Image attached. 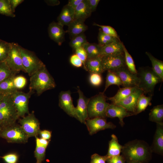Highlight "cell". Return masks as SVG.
<instances>
[{
	"label": "cell",
	"instance_id": "cell-54",
	"mask_svg": "<svg viewBox=\"0 0 163 163\" xmlns=\"http://www.w3.org/2000/svg\"><path fill=\"white\" fill-rule=\"evenodd\" d=\"M5 96V95L0 93V101Z\"/></svg>",
	"mask_w": 163,
	"mask_h": 163
},
{
	"label": "cell",
	"instance_id": "cell-19",
	"mask_svg": "<svg viewBox=\"0 0 163 163\" xmlns=\"http://www.w3.org/2000/svg\"><path fill=\"white\" fill-rule=\"evenodd\" d=\"M153 141L151 147L153 152L162 155L163 154V123H157Z\"/></svg>",
	"mask_w": 163,
	"mask_h": 163
},
{
	"label": "cell",
	"instance_id": "cell-16",
	"mask_svg": "<svg viewBox=\"0 0 163 163\" xmlns=\"http://www.w3.org/2000/svg\"><path fill=\"white\" fill-rule=\"evenodd\" d=\"M133 115V113L128 112L123 107L112 103L109 104L106 111V117L118 118L122 126H123L124 124V118Z\"/></svg>",
	"mask_w": 163,
	"mask_h": 163
},
{
	"label": "cell",
	"instance_id": "cell-7",
	"mask_svg": "<svg viewBox=\"0 0 163 163\" xmlns=\"http://www.w3.org/2000/svg\"><path fill=\"white\" fill-rule=\"evenodd\" d=\"M20 50L23 66L30 76L45 65L34 52L21 46Z\"/></svg>",
	"mask_w": 163,
	"mask_h": 163
},
{
	"label": "cell",
	"instance_id": "cell-20",
	"mask_svg": "<svg viewBox=\"0 0 163 163\" xmlns=\"http://www.w3.org/2000/svg\"><path fill=\"white\" fill-rule=\"evenodd\" d=\"M123 45L118 41L101 46L100 56L102 57L123 53Z\"/></svg>",
	"mask_w": 163,
	"mask_h": 163
},
{
	"label": "cell",
	"instance_id": "cell-8",
	"mask_svg": "<svg viewBox=\"0 0 163 163\" xmlns=\"http://www.w3.org/2000/svg\"><path fill=\"white\" fill-rule=\"evenodd\" d=\"M33 91L27 93L17 91L11 95L14 106L19 117H23L25 114L29 113L28 103L29 99Z\"/></svg>",
	"mask_w": 163,
	"mask_h": 163
},
{
	"label": "cell",
	"instance_id": "cell-51",
	"mask_svg": "<svg viewBox=\"0 0 163 163\" xmlns=\"http://www.w3.org/2000/svg\"><path fill=\"white\" fill-rule=\"evenodd\" d=\"M39 135H40L41 138L49 140L51 137V132L46 130H40Z\"/></svg>",
	"mask_w": 163,
	"mask_h": 163
},
{
	"label": "cell",
	"instance_id": "cell-42",
	"mask_svg": "<svg viewBox=\"0 0 163 163\" xmlns=\"http://www.w3.org/2000/svg\"><path fill=\"white\" fill-rule=\"evenodd\" d=\"M90 83L94 86H99L102 82V78L101 74L98 73H91L89 77Z\"/></svg>",
	"mask_w": 163,
	"mask_h": 163
},
{
	"label": "cell",
	"instance_id": "cell-34",
	"mask_svg": "<svg viewBox=\"0 0 163 163\" xmlns=\"http://www.w3.org/2000/svg\"><path fill=\"white\" fill-rule=\"evenodd\" d=\"M123 47L125 63L126 67L131 72L134 74H137V71L136 69L133 58L124 45H123Z\"/></svg>",
	"mask_w": 163,
	"mask_h": 163
},
{
	"label": "cell",
	"instance_id": "cell-29",
	"mask_svg": "<svg viewBox=\"0 0 163 163\" xmlns=\"http://www.w3.org/2000/svg\"><path fill=\"white\" fill-rule=\"evenodd\" d=\"M149 120L156 123H163V104L157 105L153 107L149 113Z\"/></svg>",
	"mask_w": 163,
	"mask_h": 163
},
{
	"label": "cell",
	"instance_id": "cell-24",
	"mask_svg": "<svg viewBox=\"0 0 163 163\" xmlns=\"http://www.w3.org/2000/svg\"><path fill=\"white\" fill-rule=\"evenodd\" d=\"M138 87H123L120 88L113 96L107 97V100L110 101L112 103L116 104L124 100L134 92Z\"/></svg>",
	"mask_w": 163,
	"mask_h": 163
},
{
	"label": "cell",
	"instance_id": "cell-35",
	"mask_svg": "<svg viewBox=\"0 0 163 163\" xmlns=\"http://www.w3.org/2000/svg\"><path fill=\"white\" fill-rule=\"evenodd\" d=\"M88 42L84 33L81 34L72 38L69 43L70 46L74 50L83 46Z\"/></svg>",
	"mask_w": 163,
	"mask_h": 163
},
{
	"label": "cell",
	"instance_id": "cell-53",
	"mask_svg": "<svg viewBox=\"0 0 163 163\" xmlns=\"http://www.w3.org/2000/svg\"><path fill=\"white\" fill-rule=\"evenodd\" d=\"M44 2L48 5L55 6L59 5L60 4V2L58 0H45Z\"/></svg>",
	"mask_w": 163,
	"mask_h": 163
},
{
	"label": "cell",
	"instance_id": "cell-1",
	"mask_svg": "<svg viewBox=\"0 0 163 163\" xmlns=\"http://www.w3.org/2000/svg\"><path fill=\"white\" fill-rule=\"evenodd\" d=\"M121 152L127 163L140 162L146 163L150 159L152 152L146 142L135 139L123 146Z\"/></svg>",
	"mask_w": 163,
	"mask_h": 163
},
{
	"label": "cell",
	"instance_id": "cell-49",
	"mask_svg": "<svg viewBox=\"0 0 163 163\" xmlns=\"http://www.w3.org/2000/svg\"><path fill=\"white\" fill-rule=\"evenodd\" d=\"M24 1V0H9L10 7L13 13L15 12L16 7Z\"/></svg>",
	"mask_w": 163,
	"mask_h": 163
},
{
	"label": "cell",
	"instance_id": "cell-25",
	"mask_svg": "<svg viewBox=\"0 0 163 163\" xmlns=\"http://www.w3.org/2000/svg\"><path fill=\"white\" fill-rule=\"evenodd\" d=\"M85 66L86 71L90 73L101 74L104 72L102 66L101 57L87 59Z\"/></svg>",
	"mask_w": 163,
	"mask_h": 163
},
{
	"label": "cell",
	"instance_id": "cell-56",
	"mask_svg": "<svg viewBox=\"0 0 163 163\" xmlns=\"http://www.w3.org/2000/svg\"><path fill=\"white\" fill-rule=\"evenodd\" d=\"M1 129H2V128H1V127L0 126V131L1 130Z\"/></svg>",
	"mask_w": 163,
	"mask_h": 163
},
{
	"label": "cell",
	"instance_id": "cell-2",
	"mask_svg": "<svg viewBox=\"0 0 163 163\" xmlns=\"http://www.w3.org/2000/svg\"><path fill=\"white\" fill-rule=\"evenodd\" d=\"M56 87L55 81L45 65L30 76L29 86L30 91H35L38 96Z\"/></svg>",
	"mask_w": 163,
	"mask_h": 163
},
{
	"label": "cell",
	"instance_id": "cell-6",
	"mask_svg": "<svg viewBox=\"0 0 163 163\" xmlns=\"http://www.w3.org/2000/svg\"><path fill=\"white\" fill-rule=\"evenodd\" d=\"M0 137L9 143H25L29 138L20 125L15 123L2 129Z\"/></svg>",
	"mask_w": 163,
	"mask_h": 163
},
{
	"label": "cell",
	"instance_id": "cell-5",
	"mask_svg": "<svg viewBox=\"0 0 163 163\" xmlns=\"http://www.w3.org/2000/svg\"><path fill=\"white\" fill-rule=\"evenodd\" d=\"M107 98L104 93L100 92L89 99L87 108L88 118L106 117V110L109 104L106 102Z\"/></svg>",
	"mask_w": 163,
	"mask_h": 163
},
{
	"label": "cell",
	"instance_id": "cell-50",
	"mask_svg": "<svg viewBox=\"0 0 163 163\" xmlns=\"http://www.w3.org/2000/svg\"><path fill=\"white\" fill-rule=\"evenodd\" d=\"M36 138V145L44 146L47 147L50 142L49 140H47L43 138H39L37 136L35 137Z\"/></svg>",
	"mask_w": 163,
	"mask_h": 163
},
{
	"label": "cell",
	"instance_id": "cell-31",
	"mask_svg": "<svg viewBox=\"0 0 163 163\" xmlns=\"http://www.w3.org/2000/svg\"><path fill=\"white\" fill-rule=\"evenodd\" d=\"M144 94H142L138 99L135 115L144 111L149 105L151 104L152 96H146Z\"/></svg>",
	"mask_w": 163,
	"mask_h": 163
},
{
	"label": "cell",
	"instance_id": "cell-12",
	"mask_svg": "<svg viewBox=\"0 0 163 163\" xmlns=\"http://www.w3.org/2000/svg\"><path fill=\"white\" fill-rule=\"evenodd\" d=\"M101 61L104 72L113 71L126 66L124 53L102 56Z\"/></svg>",
	"mask_w": 163,
	"mask_h": 163
},
{
	"label": "cell",
	"instance_id": "cell-17",
	"mask_svg": "<svg viewBox=\"0 0 163 163\" xmlns=\"http://www.w3.org/2000/svg\"><path fill=\"white\" fill-rule=\"evenodd\" d=\"M143 93L142 91L138 88L126 98L115 104L123 107L127 111L135 115L138 99L140 96Z\"/></svg>",
	"mask_w": 163,
	"mask_h": 163
},
{
	"label": "cell",
	"instance_id": "cell-30",
	"mask_svg": "<svg viewBox=\"0 0 163 163\" xmlns=\"http://www.w3.org/2000/svg\"><path fill=\"white\" fill-rule=\"evenodd\" d=\"M87 54V59L100 56L101 46L95 43L88 42L83 46Z\"/></svg>",
	"mask_w": 163,
	"mask_h": 163
},
{
	"label": "cell",
	"instance_id": "cell-4",
	"mask_svg": "<svg viewBox=\"0 0 163 163\" xmlns=\"http://www.w3.org/2000/svg\"><path fill=\"white\" fill-rule=\"evenodd\" d=\"M137 74L139 78L138 88L144 94L152 96L156 85L162 81L149 67L140 68L137 71Z\"/></svg>",
	"mask_w": 163,
	"mask_h": 163
},
{
	"label": "cell",
	"instance_id": "cell-36",
	"mask_svg": "<svg viewBox=\"0 0 163 163\" xmlns=\"http://www.w3.org/2000/svg\"><path fill=\"white\" fill-rule=\"evenodd\" d=\"M11 46V43L0 39V62L5 61L8 55Z\"/></svg>",
	"mask_w": 163,
	"mask_h": 163
},
{
	"label": "cell",
	"instance_id": "cell-46",
	"mask_svg": "<svg viewBox=\"0 0 163 163\" xmlns=\"http://www.w3.org/2000/svg\"><path fill=\"white\" fill-rule=\"evenodd\" d=\"M107 163H125V160L122 155L107 157L106 161Z\"/></svg>",
	"mask_w": 163,
	"mask_h": 163
},
{
	"label": "cell",
	"instance_id": "cell-45",
	"mask_svg": "<svg viewBox=\"0 0 163 163\" xmlns=\"http://www.w3.org/2000/svg\"><path fill=\"white\" fill-rule=\"evenodd\" d=\"M107 158L106 155L103 156L94 154L91 156L90 163H106Z\"/></svg>",
	"mask_w": 163,
	"mask_h": 163
},
{
	"label": "cell",
	"instance_id": "cell-27",
	"mask_svg": "<svg viewBox=\"0 0 163 163\" xmlns=\"http://www.w3.org/2000/svg\"><path fill=\"white\" fill-rule=\"evenodd\" d=\"M109 143L107 154L106 155L108 158L120 155L123 146L119 143L118 138L115 135L112 134Z\"/></svg>",
	"mask_w": 163,
	"mask_h": 163
},
{
	"label": "cell",
	"instance_id": "cell-23",
	"mask_svg": "<svg viewBox=\"0 0 163 163\" xmlns=\"http://www.w3.org/2000/svg\"><path fill=\"white\" fill-rule=\"evenodd\" d=\"M88 28V26L85 24L84 21L74 20L68 26V32L72 38L83 33Z\"/></svg>",
	"mask_w": 163,
	"mask_h": 163
},
{
	"label": "cell",
	"instance_id": "cell-33",
	"mask_svg": "<svg viewBox=\"0 0 163 163\" xmlns=\"http://www.w3.org/2000/svg\"><path fill=\"white\" fill-rule=\"evenodd\" d=\"M18 72L11 70L5 62H0V83L8 77L15 75Z\"/></svg>",
	"mask_w": 163,
	"mask_h": 163
},
{
	"label": "cell",
	"instance_id": "cell-14",
	"mask_svg": "<svg viewBox=\"0 0 163 163\" xmlns=\"http://www.w3.org/2000/svg\"><path fill=\"white\" fill-rule=\"evenodd\" d=\"M59 105L68 115L77 119L75 107L73 103L70 91H62L59 93Z\"/></svg>",
	"mask_w": 163,
	"mask_h": 163
},
{
	"label": "cell",
	"instance_id": "cell-32",
	"mask_svg": "<svg viewBox=\"0 0 163 163\" xmlns=\"http://www.w3.org/2000/svg\"><path fill=\"white\" fill-rule=\"evenodd\" d=\"M112 85L123 86L122 82L119 77L113 72L107 71L105 88L102 92L104 93L107 88Z\"/></svg>",
	"mask_w": 163,
	"mask_h": 163
},
{
	"label": "cell",
	"instance_id": "cell-13",
	"mask_svg": "<svg viewBox=\"0 0 163 163\" xmlns=\"http://www.w3.org/2000/svg\"><path fill=\"white\" fill-rule=\"evenodd\" d=\"M85 124L91 135L101 130L108 129H114L116 127L113 123L107 122L105 118L101 117L88 118Z\"/></svg>",
	"mask_w": 163,
	"mask_h": 163
},
{
	"label": "cell",
	"instance_id": "cell-21",
	"mask_svg": "<svg viewBox=\"0 0 163 163\" xmlns=\"http://www.w3.org/2000/svg\"><path fill=\"white\" fill-rule=\"evenodd\" d=\"M57 22L63 26H68L74 20V10L66 5L57 18Z\"/></svg>",
	"mask_w": 163,
	"mask_h": 163
},
{
	"label": "cell",
	"instance_id": "cell-48",
	"mask_svg": "<svg viewBox=\"0 0 163 163\" xmlns=\"http://www.w3.org/2000/svg\"><path fill=\"white\" fill-rule=\"evenodd\" d=\"M91 12L95 11L100 1L99 0H86Z\"/></svg>",
	"mask_w": 163,
	"mask_h": 163
},
{
	"label": "cell",
	"instance_id": "cell-37",
	"mask_svg": "<svg viewBox=\"0 0 163 163\" xmlns=\"http://www.w3.org/2000/svg\"><path fill=\"white\" fill-rule=\"evenodd\" d=\"M98 44L101 46L113 42L120 41L117 38L107 35L100 30L98 36Z\"/></svg>",
	"mask_w": 163,
	"mask_h": 163
},
{
	"label": "cell",
	"instance_id": "cell-38",
	"mask_svg": "<svg viewBox=\"0 0 163 163\" xmlns=\"http://www.w3.org/2000/svg\"><path fill=\"white\" fill-rule=\"evenodd\" d=\"M0 14L12 18L15 17L11 10L9 0H0Z\"/></svg>",
	"mask_w": 163,
	"mask_h": 163
},
{
	"label": "cell",
	"instance_id": "cell-55",
	"mask_svg": "<svg viewBox=\"0 0 163 163\" xmlns=\"http://www.w3.org/2000/svg\"><path fill=\"white\" fill-rule=\"evenodd\" d=\"M127 163H143L140 162H127Z\"/></svg>",
	"mask_w": 163,
	"mask_h": 163
},
{
	"label": "cell",
	"instance_id": "cell-43",
	"mask_svg": "<svg viewBox=\"0 0 163 163\" xmlns=\"http://www.w3.org/2000/svg\"><path fill=\"white\" fill-rule=\"evenodd\" d=\"M27 82L26 78L21 75L15 76L14 78V85L18 90L24 88L26 86Z\"/></svg>",
	"mask_w": 163,
	"mask_h": 163
},
{
	"label": "cell",
	"instance_id": "cell-10",
	"mask_svg": "<svg viewBox=\"0 0 163 163\" xmlns=\"http://www.w3.org/2000/svg\"><path fill=\"white\" fill-rule=\"evenodd\" d=\"M21 128L29 138L37 136L40 130V123L34 112L28 114L19 120Z\"/></svg>",
	"mask_w": 163,
	"mask_h": 163
},
{
	"label": "cell",
	"instance_id": "cell-40",
	"mask_svg": "<svg viewBox=\"0 0 163 163\" xmlns=\"http://www.w3.org/2000/svg\"><path fill=\"white\" fill-rule=\"evenodd\" d=\"M93 25L100 27L101 30L104 34L114 37L120 40L117 32L113 27L109 26L99 24L96 23H94Z\"/></svg>",
	"mask_w": 163,
	"mask_h": 163
},
{
	"label": "cell",
	"instance_id": "cell-3",
	"mask_svg": "<svg viewBox=\"0 0 163 163\" xmlns=\"http://www.w3.org/2000/svg\"><path fill=\"white\" fill-rule=\"evenodd\" d=\"M19 118L11 95H5L0 101V126L2 129L15 123Z\"/></svg>",
	"mask_w": 163,
	"mask_h": 163
},
{
	"label": "cell",
	"instance_id": "cell-15",
	"mask_svg": "<svg viewBox=\"0 0 163 163\" xmlns=\"http://www.w3.org/2000/svg\"><path fill=\"white\" fill-rule=\"evenodd\" d=\"M78 92L79 97L77 106L75 107L77 119L81 123L85 124L86 120L88 118L87 108L89 98L85 97L79 87L78 88Z\"/></svg>",
	"mask_w": 163,
	"mask_h": 163
},
{
	"label": "cell",
	"instance_id": "cell-41",
	"mask_svg": "<svg viewBox=\"0 0 163 163\" xmlns=\"http://www.w3.org/2000/svg\"><path fill=\"white\" fill-rule=\"evenodd\" d=\"M75 50V54L77 55L82 61L84 68L86 71L85 63L88 56L83 46H81L76 48Z\"/></svg>",
	"mask_w": 163,
	"mask_h": 163
},
{
	"label": "cell",
	"instance_id": "cell-47",
	"mask_svg": "<svg viewBox=\"0 0 163 163\" xmlns=\"http://www.w3.org/2000/svg\"><path fill=\"white\" fill-rule=\"evenodd\" d=\"M70 61L71 64L75 67H80L83 66L82 61L76 54H74L71 56Z\"/></svg>",
	"mask_w": 163,
	"mask_h": 163
},
{
	"label": "cell",
	"instance_id": "cell-26",
	"mask_svg": "<svg viewBox=\"0 0 163 163\" xmlns=\"http://www.w3.org/2000/svg\"><path fill=\"white\" fill-rule=\"evenodd\" d=\"M15 75L8 77L0 83V93L4 95H12L18 91L14 83Z\"/></svg>",
	"mask_w": 163,
	"mask_h": 163
},
{
	"label": "cell",
	"instance_id": "cell-18",
	"mask_svg": "<svg viewBox=\"0 0 163 163\" xmlns=\"http://www.w3.org/2000/svg\"><path fill=\"white\" fill-rule=\"evenodd\" d=\"M63 27L57 22L53 21L49 24L48 27V33L50 38L59 46L65 39V32Z\"/></svg>",
	"mask_w": 163,
	"mask_h": 163
},
{
	"label": "cell",
	"instance_id": "cell-28",
	"mask_svg": "<svg viewBox=\"0 0 163 163\" xmlns=\"http://www.w3.org/2000/svg\"><path fill=\"white\" fill-rule=\"evenodd\" d=\"M151 61L152 66V69L153 72L163 81V62L155 57L148 52L145 53Z\"/></svg>",
	"mask_w": 163,
	"mask_h": 163
},
{
	"label": "cell",
	"instance_id": "cell-9",
	"mask_svg": "<svg viewBox=\"0 0 163 163\" xmlns=\"http://www.w3.org/2000/svg\"><path fill=\"white\" fill-rule=\"evenodd\" d=\"M20 46L17 43H11L10 51L5 62L11 70L19 72L21 71L26 73L22 63Z\"/></svg>",
	"mask_w": 163,
	"mask_h": 163
},
{
	"label": "cell",
	"instance_id": "cell-11",
	"mask_svg": "<svg viewBox=\"0 0 163 163\" xmlns=\"http://www.w3.org/2000/svg\"><path fill=\"white\" fill-rule=\"evenodd\" d=\"M111 71L119 77L123 87H138L139 78L137 74L131 72L126 66L121 67Z\"/></svg>",
	"mask_w": 163,
	"mask_h": 163
},
{
	"label": "cell",
	"instance_id": "cell-22",
	"mask_svg": "<svg viewBox=\"0 0 163 163\" xmlns=\"http://www.w3.org/2000/svg\"><path fill=\"white\" fill-rule=\"evenodd\" d=\"M91 13L86 0H83L74 10V20L85 21L91 16Z\"/></svg>",
	"mask_w": 163,
	"mask_h": 163
},
{
	"label": "cell",
	"instance_id": "cell-52",
	"mask_svg": "<svg viewBox=\"0 0 163 163\" xmlns=\"http://www.w3.org/2000/svg\"><path fill=\"white\" fill-rule=\"evenodd\" d=\"M83 1V0H69L68 1L67 5L75 10L78 5Z\"/></svg>",
	"mask_w": 163,
	"mask_h": 163
},
{
	"label": "cell",
	"instance_id": "cell-44",
	"mask_svg": "<svg viewBox=\"0 0 163 163\" xmlns=\"http://www.w3.org/2000/svg\"><path fill=\"white\" fill-rule=\"evenodd\" d=\"M6 163H17L18 159V155L15 153H10L0 156Z\"/></svg>",
	"mask_w": 163,
	"mask_h": 163
},
{
	"label": "cell",
	"instance_id": "cell-39",
	"mask_svg": "<svg viewBox=\"0 0 163 163\" xmlns=\"http://www.w3.org/2000/svg\"><path fill=\"white\" fill-rule=\"evenodd\" d=\"M47 147L36 145L34 151V156L36 159V163H42L45 158L46 149Z\"/></svg>",
	"mask_w": 163,
	"mask_h": 163
}]
</instances>
